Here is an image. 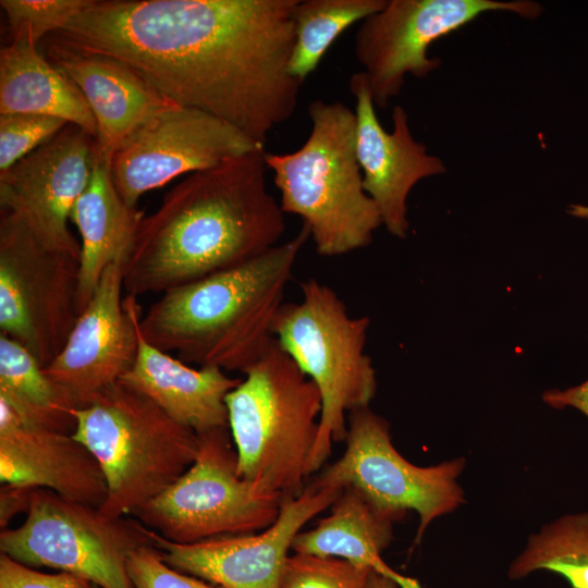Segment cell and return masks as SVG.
Here are the masks:
<instances>
[{
	"instance_id": "1",
	"label": "cell",
	"mask_w": 588,
	"mask_h": 588,
	"mask_svg": "<svg viewBox=\"0 0 588 588\" xmlns=\"http://www.w3.org/2000/svg\"><path fill=\"white\" fill-rule=\"evenodd\" d=\"M299 0H91L48 36L130 66L173 103L265 145L296 110L289 73Z\"/></svg>"
},
{
	"instance_id": "2",
	"label": "cell",
	"mask_w": 588,
	"mask_h": 588,
	"mask_svg": "<svg viewBox=\"0 0 588 588\" xmlns=\"http://www.w3.org/2000/svg\"><path fill=\"white\" fill-rule=\"evenodd\" d=\"M264 146L188 174L143 216L123 262L127 295L162 293L278 245L285 213L267 188Z\"/></svg>"
},
{
	"instance_id": "3",
	"label": "cell",
	"mask_w": 588,
	"mask_h": 588,
	"mask_svg": "<svg viewBox=\"0 0 588 588\" xmlns=\"http://www.w3.org/2000/svg\"><path fill=\"white\" fill-rule=\"evenodd\" d=\"M308 240L302 225L243 264L162 292L140 317L143 336L186 364L244 373L274 342V322Z\"/></svg>"
},
{
	"instance_id": "4",
	"label": "cell",
	"mask_w": 588,
	"mask_h": 588,
	"mask_svg": "<svg viewBox=\"0 0 588 588\" xmlns=\"http://www.w3.org/2000/svg\"><path fill=\"white\" fill-rule=\"evenodd\" d=\"M311 130L295 151L266 152L284 213L295 215L324 257L368 246L382 225L377 205L365 192L356 151V113L341 101L308 106Z\"/></svg>"
},
{
	"instance_id": "5",
	"label": "cell",
	"mask_w": 588,
	"mask_h": 588,
	"mask_svg": "<svg viewBox=\"0 0 588 588\" xmlns=\"http://www.w3.org/2000/svg\"><path fill=\"white\" fill-rule=\"evenodd\" d=\"M225 397L237 474L293 498L310 471L322 411L316 384L277 341Z\"/></svg>"
},
{
	"instance_id": "6",
	"label": "cell",
	"mask_w": 588,
	"mask_h": 588,
	"mask_svg": "<svg viewBox=\"0 0 588 588\" xmlns=\"http://www.w3.org/2000/svg\"><path fill=\"white\" fill-rule=\"evenodd\" d=\"M72 415V436L105 475L108 494L100 511L111 517L133 515L175 482L197 454L195 431L120 381Z\"/></svg>"
},
{
	"instance_id": "7",
	"label": "cell",
	"mask_w": 588,
	"mask_h": 588,
	"mask_svg": "<svg viewBox=\"0 0 588 588\" xmlns=\"http://www.w3.org/2000/svg\"><path fill=\"white\" fill-rule=\"evenodd\" d=\"M301 298L284 303L273 334L279 346L316 384L322 411L310 461L311 474L344 441L347 417L369 407L377 391L376 370L365 347L370 320L352 316L340 296L316 279L301 283Z\"/></svg>"
},
{
	"instance_id": "8",
	"label": "cell",
	"mask_w": 588,
	"mask_h": 588,
	"mask_svg": "<svg viewBox=\"0 0 588 588\" xmlns=\"http://www.w3.org/2000/svg\"><path fill=\"white\" fill-rule=\"evenodd\" d=\"M198 438L188 469L133 516L176 543L249 535L269 527L284 499L240 477L229 427Z\"/></svg>"
},
{
	"instance_id": "9",
	"label": "cell",
	"mask_w": 588,
	"mask_h": 588,
	"mask_svg": "<svg viewBox=\"0 0 588 588\" xmlns=\"http://www.w3.org/2000/svg\"><path fill=\"white\" fill-rule=\"evenodd\" d=\"M152 546L137 519L111 517L56 492L33 490L25 522L0 532L1 553L27 566L60 569L99 588H133L127 558Z\"/></svg>"
},
{
	"instance_id": "10",
	"label": "cell",
	"mask_w": 588,
	"mask_h": 588,
	"mask_svg": "<svg viewBox=\"0 0 588 588\" xmlns=\"http://www.w3.org/2000/svg\"><path fill=\"white\" fill-rule=\"evenodd\" d=\"M79 258L45 246L14 212L0 215V330L45 368L79 316Z\"/></svg>"
},
{
	"instance_id": "11",
	"label": "cell",
	"mask_w": 588,
	"mask_h": 588,
	"mask_svg": "<svg viewBox=\"0 0 588 588\" xmlns=\"http://www.w3.org/2000/svg\"><path fill=\"white\" fill-rule=\"evenodd\" d=\"M493 11L534 20L542 7L531 0H388L382 10L363 20L354 53L375 106L384 109L399 96L407 74L424 78L441 65L428 53L434 41Z\"/></svg>"
},
{
	"instance_id": "12",
	"label": "cell",
	"mask_w": 588,
	"mask_h": 588,
	"mask_svg": "<svg viewBox=\"0 0 588 588\" xmlns=\"http://www.w3.org/2000/svg\"><path fill=\"white\" fill-rule=\"evenodd\" d=\"M344 441L342 456L316 479L338 488L354 487L400 519L415 511L419 516L416 542L432 520L465 502L457 482L465 458L428 467L412 464L394 448L388 421L369 407L348 414Z\"/></svg>"
},
{
	"instance_id": "13",
	"label": "cell",
	"mask_w": 588,
	"mask_h": 588,
	"mask_svg": "<svg viewBox=\"0 0 588 588\" xmlns=\"http://www.w3.org/2000/svg\"><path fill=\"white\" fill-rule=\"evenodd\" d=\"M260 146L209 113L174 106L134 127L113 149L108 166L118 193L136 208L143 194Z\"/></svg>"
},
{
	"instance_id": "14",
	"label": "cell",
	"mask_w": 588,
	"mask_h": 588,
	"mask_svg": "<svg viewBox=\"0 0 588 588\" xmlns=\"http://www.w3.org/2000/svg\"><path fill=\"white\" fill-rule=\"evenodd\" d=\"M343 488L315 479L283 500L279 516L257 534L176 543L147 528L151 544L171 567L222 588H281L293 541L316 515L330 507Z\"/></svg>"
},
{
	"instance_id": "15",
	"label": "cell",
	"mask_w": 588,
	"mask_h": 588,
	"mask_svg": "<svg viewBox=\"0 0 588 588\" xmlns=\"http://www.w3.org/2000/svg\"><path fill=\"white\" fill-rule=\"evenodd\" d=\"M124 258L107 267L63 348L42 368L76 408L118 383L137 356L142 311L136 296H122Z\"/></svg>"
},
{
	"instance_id": "16",
	"label": "cell",
	"mask_w": 588,
	"mask_h": 588,
	"mask_svg": "<svg viewBox=\"0 0 588 588\" xmlns=\"http://www.w3.org/2000/svg\"><path fill=\"white\" fill-rule=\"evenodd\" d=\"M95 138L66 124L40 147L0 172V207L16 213L50 249L81 259V244L68 222L86 188Z\"/></svg>"
},
{
	"instance_id": "17",
	"label": "cell",
	"mask_w": 588,
	"mask_h": 588,
	"mask_svg": "<svg viewBox=\"0 0 588 588\" xmlns=\"http://www.w3.org/2000/svg\"><path fill=\"white\" fill-rule=\"evenodd\" d=\"M350 90L356 99V151L364 189L377 205L387 231L405 238L411 191L419 181L445 173L446 167L414 138L402 106L392 110V132L383 128L363 72L351 76Z\"/></svg>"
},
{
	"instance_id": "18",
	"label": "cell",
	"mask_w": 588,
	"mask_h": 588,
	"mask_svg": "<svg viewBox=\"0 0 588 588\" xmlns=\"http://www.w3.org/2000/svg\"><path fill=\"white\" fill-rule=\"evenodd\" d=\"M0 481L44 488L100 509L108 494L93 453L72 434L23 421L0 401Z\"/></svg>"
},
{
	"instance_id": "19",
	"label": "cell",
	"mask_w": 588,
	"mask_h": 588,
	"mask_svg": "<svg viewBox=\"0 0 588 588\" xmlns=\"http://www.w3.org/2000/svg\"><path fill=\"white\" fill-rule=\"evenodd\" d=\"M45 57L79 89L97 123L95 152L109 161L117 145L139 123L177 106L126 64L45 39Z\"/></svg>"
},
{
	"instance_id": "20",
	"label": "cell",
	"mask_w": 588,
	"mask_h": 588,
	"mask_svg": "<svg viewBox=\"0 0 588 588\" xmlns=\"http://www.w3.org/2000/svg\"><path fill=\"white\" fill-rule=\"evenodd\" d=\"M219 367H189L150 344L138 330V351L120 382L146 395L197 434L229 427L225 397L241 382Z\"/></svg>"
},
{
	"instance_id": "21",
	"label": "cell",
	"mask_w": 588,
	"mask_h": 588,
	"mask_svg": "<svg viewBox=\"0 0 588 588\" xmlns=\"http://www.w3.org/2000/svg\"><path fill=\"white\" fill-rule=\"evenodd\" d=\"M330 507L314 528L297 534L292 544L295 553L343 559L392 578L401 588H424L381 558L393 539V524L401 520L397 516L350 486Z\"/></svg>"
},
{
	"instance_id": "22",
	"label": "cell",
	"mask_w": 588,
	"mask_h": 588,
	"mask_svg": "<svg viewBox=\"0 0 588 588\" xmlns=\"http://www.w3.org/2000/svg\"><path fill=\"white\" fill-rule=\"evenodd\" d=\"M142 218L137 208L127 206L122 199L108 162L95 152L89 182L70 216L82 238L77 292L79 315L107 267L125 257Z\"/></svg>"
},
{
	"instance_id": "23",
	"label": "cell",
	"mask_w": 588,
	"mask_h": 588,
	"mask_svg": "<svg viewBox=\"0 0 588 588\" xmlns=\"http://www.w3.org/2000/svg\"><path fill=\"white\" fill-rule=\"evenodd\" d=\"M5 113L53 117L97 136L95 117L79 89L29 44L0 50V114Z\"/></svg>"
},
{
	"instance_id": "24",
	"label": "cell",
	"mask_w": 588,
	"mask_h": 588,
	"mask_svg": "<svg viewBox=\"0 0 588 588\" xmlns=\"http://www.w3.org/2000/svg\"><path fill=\"white\" fill-rule=\"evenodd\" d=\"M0 401L25 422L72 434L76 405L20 343L0 334Z\"/></svg>"
},
{
	"instance_id": "25",
	"label": "cell",
	"mask_w": 588,
	"mask_h": 588,
	"mask_svg": "<svg viewBox=\"0 0 588 588\" xmlns=\"http://www.w3.org/2000/svg\"><path fill=\"white\" fill-rule=\"evenodd\" d=\"M537 571L553 572L572 588H588V512L563 515L530 535L507 576L520 579Z\"/></svg>"
},
{
	"instance_id": "26",
	"label": "cell",
	"mask_w": 588,
	"mask_h": 588,
	"mask_svg": "<svg viewBox=\"0 0 588 588\" xmlns=\"http://www.w3.org/2000/svg\"><path fill=\"white\" fill-rule=\"evenodd\" d=\"M388 0H299L289 73L303 82L351 25L382 10Z\"/></svg>"
},
{
	"instance_id": "27",
	"label": "cell",
	"mask_w": 588,
	"mask_h": 588,
	"mask_svg": "<svg viewBox=\"0 0 588 588\" xmlns=\"http://www.w3.org/2000/svg\"><path fill=\"white\" fill-rule=\"evenodd\" d=\"M91 0H1L10 42L38 47L41 40L63 29Z\"/></svg>"
},
{
	"instance_id": "28",
	"label": "cell",
	"mask_w": 588,
	"mask_h": 588,
	"mask_svg": "<svg viewBox=\"0 0 588 588\" xmlns=\"http://www.w3.org/2000/svg\"><path fill=\"white\" fill-rule=\"evenodd\" d=\"M371 572L343 559L294 552L286 559L281 588H367Z\"/></svg>"
},
{
	"instance_id": "29",
	"label": "cell",
	"mask_w": 588,
	"mask_h": 588,
	"mask_svg": "<svg viewBox=\"0 0 588 588\" xmlns=\"http://www.w3.org/2000/svg\"><path fill=\"white\" fill-rule=\"evenodd\" d=\"M66 121L33 113L0 114V172L58 134Z\"/></svg>"
},
{
	"instance_id": "30",
	"label": "cell",
	"mask_w": 588,
	"mask_h": 588,
	"mask_svg": "<svg viewBox=\"0 0 588 588\" xmlns=\"http://www.w3.org/2000/svg\"><path fill=\"white\" fill-rule=\"evenodd\" d=\"M133 588H222L169 566L154 546H143L127 558Z\"/></svg>"
},
{
	"instance_id": "31",
	"label": "cell",
	"mask_w": 588,
	"mask_h": 588,
	"mask_svg": "<svg viewBox=\"0 0 588 588\" xmlns=\"http://www.w3.org/2000/svg\"><path fill=\"white\" fill-rule=\"evenodd\" d=\"M89 584L65 572L42 573L3 553L0 555V588H93Z\"/></svg>"
},
{
	"instance_id": "32",
	"label": "cell",
	"mask_w": 588,
	"mask_h": 588,
	"mask_svg": "<svg viewBox=\"0 0 588 588\" xmlns=\"http://www.w3.org/2000/svg\"><path fill=\"white\" fill-rule=\"evenodd\" d=\"M33 488L2 485L0 489V527L5 529L10 520L21 512L27 513Z\"/></svg>"
},
{
	"instance_id": "33",
	"label": "cell",
	"mask_w": 588,
	"mask_h": 588,
	"mask_svg": "<svg viewBox=\"0 0 588 588\" xmlns=\"http://www.w3.org/2000/svg\"><path fill=\"white\" fill-rule=\"evenodd\" d=\"M542 401L555 409L576 408L588 418V379L565 390H546L542 393Z\"/></svg>"
},
{
	"instance_id": "34",
	"label": "cell",
	"mask_w": 588,
	"mask_h": 588,
	"mask_svg": "<svg viewBox=\"0 0 588 588\" xmlns=\"http://www.w3.org/2000/svg\"><path fill=\"white\" fill-rule=\"evenodd\" d=\"M367 588H401L392 578L372 571Z\"/></svg>"
},
{
	"instance_id": "35",
	"label": "cell",
	"mask_w": 588,
	"mask_h": 588,
	"mask_svg": "<svg viewBox=\"0 0 588 588\" xmlns=\"http://www.w3.org/2000/svg\"><path fill=\"white\" fill-rule=\"evenodd\" d=\"M571 213L576 218L588 219V206L573 205Z\"/></svg>"
},
{
	"instance_id": "36",
	"label": "cell",
	"mask_w": 588,
	"mask_h": 588,
	"mask_svg": "<svg viewBox=\"0 0 588 588\" xmlns=\"http://www.w3.org/2000/svg\"><path fill=\"white\" fill-rule=\"evenodd\" d=\"M93 588H99V587H97V586H93Z\"/></svg>"
}]
</instances>
